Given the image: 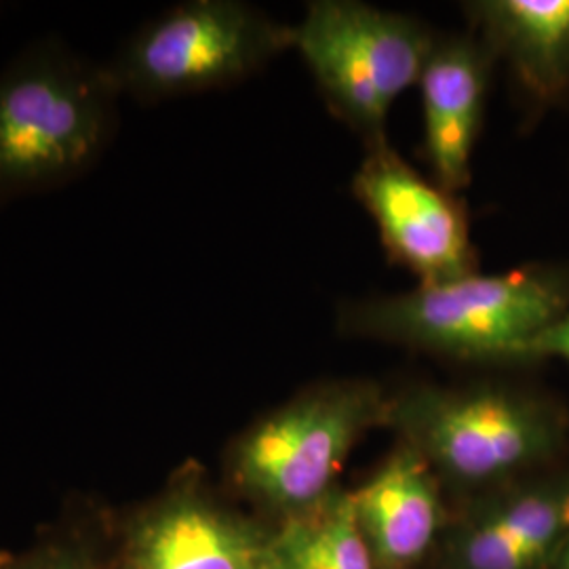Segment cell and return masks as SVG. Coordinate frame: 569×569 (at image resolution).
I'll use <instances>...</instances> for the list:
<instances>
[{
  "mask_svg": "<svg viewBox=\"0 0 569 569\" xmlns=\"http://www.w3.org/2000/svg\"><path fill=\"white\" fill-rule=\"evenodd\" d=\"M103 61L58 37L30 42L0 70V207L51 192L102 163L121 124Z\"/></svg>",
  "mask_w": 569,
  "mask_h": 569,
  "instance_id": "6da1fadb",
  "label": "cell"
},
{
  "mask_svg": "<svg viewBox=\"0 0 569 569\" xmlns=\"http://www.w3.org/2000/svg\"><path fill=\"white\" fill-rule=\"evenodd\" d=\"M568 308V287L547 272H472L346 306L340 329L467 361H523Z\"/></svg>",
  "mask_w": 569,
  "mask_h": 569,
  "instance_id": "7a4b0ae2",
  "label": "cell"
},
{
  "mask_svg": "<svg viewBox=\"0 0 569 569\" xmlns=\"http://www.w3.org/2000/svg\"><path fill=\"white\" fill-rule=\"evenodd\" d=\"M296 28L241 0H188L143 23L106 63L138 103L232 87L293 49Z\"/></svg>",
  "mask_w": 569,
  "mask_h": 569,
  "instance_id": "3957f363",
  "label": "cell"
},
{
  "mask_svg": "<svg viewBox=\"0 0 569 569\" xmlns=\"http://www.w3.org/2000/svg\"><path fill=\"white\" fill-rule=\"evenodd\" d=\"M293 28V49L331 112L367 148L387 142L388 112L420 82L437 37L422 21L357 0H317Z\"/></svg>",
  "mask_w": 569,
  "mask_h": 569,
  "instance_id": "277c9868",
  "label": "cell"
},
{
  "mask_svg": "<svg viewBox=\"0 0 569 569\" xmlns=\"http://www.w3.org/2000/svg\"><path fill=\"white\" fill-rule=\"evenodd\" d=\"M387 409L363 382L312 388L244 432L230 453L232 477L274 507L308 509L331 493L348 451Z\"/></svg>",
  "mask_w": 569,
  "mask_h": 569,
  "instance_id": "5b68a950",
  "label": "cell"
},
{
  "mask_svg": "<svg viewBox=\"0 0 569 569\" xmlns=\"http://www.w3.org/2000/svg\"><path fill=\"white\" fill-rule=\"evenodd\" d=\"M428 465L462 483H483L549 456L559 422L538 401L505 388H422L387 409Z\"/></svg>",
  "mask_w": 569,
  "mask_h": 569,
  "instance_id": "8992f818",
  "label": "cell"
},
{
  "mask_svg": "<svg viewBox=\"0 0 569 569\" xmlns=\"http://www.w3.org/2000/svg\"><path fill=\"white\" fill-rule=\"evenodd\" d=\"M367 150L352 190L378 226L392 262L409 268L420 284L477 272L467 209L458 197L418 173L390 143Z\"/></svg>",
  "mask_w": 569,
  "mask_h": 569,
  "instance_id": "52a82bcc",
  "label": "cell"
},
{
  "mask_svg": "<svg viewBox=\"0 0 569 569\" xmlns=\"http://www.w3.org/2000/svg\"><path fill=\"white\" fill-rule=\"evenodd\" d=\"M121 569H270L268 538L186 481L136 526Z\"/></svg>",
  "mask_w": 569,
  "mask_h": 569,
  "instance_id": "ba28073f",
  "label": "cell"
},
{
  "mask_svg": "<svg viewBox=\"0 0 569 569\" xmlns=\"http://www.w3.org/2000/svg\"><path fill=\"white\" fill-rule=\"evenodd\" d=\"M493 56L475 34L435 39L420 77L425 152L435 182L458 194L470 182Z\"/></svg>",
  "mask_w": 569,
  "mask_h": 569,
  "instance_id": "9c48e42d",
  "label": "cell"
},
{
  "mask_svg": "<svg viewBox=\"0 0 569 569\" xmlns=\"http://www.w3.org/2000/svg\"><path fill=\"white\" fill-rule=\"evenodd\" d=\"M477 39L502 58L540 102L569 89V0H477L465 4Z\"/></svg>",
  "mask_w": 569,
  "mask_h": 569,
  "instance_id": "30bf717a",
  "label": "cell"
},
{
  "mask_svg": "<svg viewBox=\"0 0 569 569\" xmlns=\"http://www.w3.org/2000/svg\"><path fill=\"white\" fill-rule=\"evenodd\" d=\"M352 496L369 550L382 563L403 566L428 549L439 519V496L428 462L416 449L395 451Z\"/></svg>",
  "mask_w": 569,
  "mask_h": 569,
  "instance_id": "8fae6325",
  "label": "cell"
},
{
  "mask_svg": "<svg viewBox=\"0 0 569 569\" xmlns=\"http://www.w3.org/2000/svg\"><path fill=\"white\" fill-rule=\"evenodd\" d=\"M268 538L270 569H371L355 496L331 491Z\"/></svg>",
  "mask_w": 569,
  "mask_h": 569,
  "instance_id": "7c38bea8",
  "label": "cell"
},
{
  "mask_svg": "<svg viewBox=\"0 0 569 569\" xmlns=\"http://www.w3.org/2000/svg\"><path fill=\"white\" fill-rule=\"evenodd\" d=\"M569 498L528 493L498 510L465 545L467 569H528L568 523Z\"/></svg>",
  "mask_w": 569,
  "mask_h": 569,
  "instance_id": "4fadbf2b",
  "label": "cell"
},
{
  "mask_svg": "<svg viewBox=\"0 0 569 569\" xmlns=\"http://www.w3.org/2000/svg\"><path fill=\"white\" fill-rule=\"evenodd\" d=\"M531 355H533V359L561 357L569 361V308L536 338Z\"/></svg>",
  "mask_w": 569,
  "mask_h": 569,
  "instance_id": "5bb4252c",
  "label": "cell"
},
{
  "mask_svg": "<svg viewBox=\"0 0 569 569\" xmlns=\"http://www.w3.org/2000/svg\"><path fill=\"white\" fill-rule=\"evenodd\" d=\"M11 569H89L82 563L79 557L66 555V552H51V555H42L28 563H21L18 568Z\"/></svg>",
  "mask_w": 569,
  "mask_h": 569,
  "instance_id": "9a60e30c",
  "label": "cell"
},
{
  "mask_svg": "<svg viewBox=\"0 0 569 569\" xmlns=\"http://www.w3.org/2000/svg\"><path fill=\"white\" fill-rule=\"evenodd\" d=\"M563 569H569V545L566 555H563Z\"/></svg>",
  "mask_w": 569,
  "mask_h": 569,
  "instance_id": "2e32d148",
  "label": "cell"
}]
</instances>
